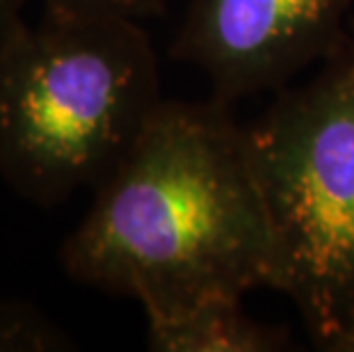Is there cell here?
<instances>
[{
    "instance_id": "cell-1",
    "label": "cell",
    "mask_w": 354,
    "mask_h": 352,
    "mask_svg": "<svg viewBox=\"0 0 354 352\" xmlns=\"http://www.w3.org/2000/svg\"><path fill=\"white\" fill-rule=\"evenodd\" d=\"M69 277L165 316L259 288L286 266L247 129L222 101H160L62 247Z\"/></svg>"
},
{
    "instance_id": "cell-2",
    "label": "cell",
    "mask_w": 354,
    "mask_h": 352,
    "mask_svg": "<svg viewBox=\"0 0 354 352\" xmlns=\"http://www.w3.org/2000/svg\"><path fill=\"white\" fill-rule=\"evenodd\" d=\"M160 101L142 21L44 7L0 44V176L32 204H59L115 169Z\"/></svg>"
},
{
    "instance_id": "cell-3",
    "label": "cell",
    "mask_w": 354,
    "mask_h": 352,
    "mask_svg": "<svg viewBox=\"0 0 354 352\" xmlns=\"http://www.w3.org/2000/svg\"><path fill=\"white\" fill-rule=\"evenodd\" d=\"M247 126L286 266V295L318 346L354 316V37Z\"/></svg>"
},
{
    "instance_id": "cell-4",
    "label": "cell",
    "mask_w": 354,
    "mask_h": 352,
    "mask_svg": "<svg viewBox=\"0 0 354 352\" xmlns=\"http://www.w3.org/2000/svg\"><path fill=\"white\" fill-rule=\"evenodd\" d=\"M352 0H192L171 55L210 80L215 99L233 103L279 89L345 41Z\"/></svg>"
},
{
    "instance_id": "cell-5",
    "label": "cell",
    "mask_w": 354,
    "mask_h": 352,
    "mask_svg": "<svg viewBox=\"0 0 354 352\" xmlns=\"http://www.w3.org/2000/svg\"><path fill=\"white\" fill-rule=\"evenodd\" d=\"M149 348L156 352H281L290 348L283 327L261 323L238 297H213L149 316Z\"/></svg>"
},
{
    "instance_id": "cell-6",
    "label": "cell",
    "mask_w": 354,
    "mask_h": 352,
    "mask_svg": "<svg viewBox=\"0 0 354 352\" xmlns=\"http://www.w3.org/2000/svg\"><path fill=\"white\" fill-rule=\"evenodd\" d=\"M73 350V341L37 306L0 299V352Z\"/></svg>"
},
{
    "instance_id": "cell-7",
    "label": "cell",
    "mask_w": 354,
    "mask_h": 352,
    "mask_svg": "<svg viewBox=\"0 0 354 352\" xmlns=\"http://www.w3.org/2000/svg\"><path fill=\"white\" fill-rule=\"evenodd\" d=\"M46 10L69 14H117L135 21L160 17L165 0H44Z\"/></svg>"
},
{
    "instance_id": "cell-8",
    "label": "cell",
    "mask_w": 354,
    "mask_h": 352,
    "mask_svg": "<svg viewBox=\"0 0 354 352\" xmlns=\"http://www.w3.org/2000/svg\"><path fill=\"white\" fill-rule=\"evenodd\" d=\"M28 0H0V44L26 26L24 7Z\"/></svg>"
},
{
    "instance_id": "cell-9",
    "label": "cell",
    "mask_w": 354,
    "mask_h": 352,
    "mask_svg": "<svg viewBox=\"0 0 354 352\" xmlns=\"http://www.w3.org/2000/svg\"><path fill=\"white\" fill-rule=\"evenodd\" d=\"M320 348L329 352H354V316Z\"/></svg>"
}]
</instances>
